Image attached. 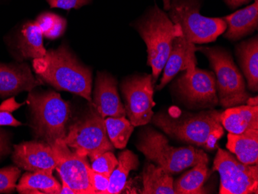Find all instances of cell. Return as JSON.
I'll return each mask as SVG.
<instances>
[{
	"instance_id": "19",
	"label": "cell",
	"mask_w": 258,
	"mask_h": 194,
	"mask_svg": "<svg viewBox=\"0 0 258 194\" xmlns=\"http://www.w3.org/2000/svg\"><path fill=\"white\" fill-rule=\"evenodd\" d=\"M227 150L242 163L257 165L258 130H251L241 134L227 136Z\"/></svg>"
},
{
	"instance_id": "26",
	"label": "cell",
	"mask_w": 258,
	"mask_h": 194,
	"mask_svg": "<svg viewBox=\"0 0 258 194\" xmlns=\"http://www.w3.org/2000/svg\"><path fill=\"white\" fill-rule=\"evenodd\" d=\"M105 127L110 141L116 149L122 150L127 146L132 133L134 131V126L125 117L113 118L108 117L105 119Z\"/></svg>"
},
{
	"instance_id": "2",
	"label": "cell",
	"mask_w": 258,
	"mask_h": 194,
	"mask_svg": "<svg viewBox=\"0 0 258 194\" xmlns=\"http://www.w3.org/2000/svg\"><path fill=\"white\" fill-rule=\"evenodd\" d=\"M221 112L215 109L199 113L160 111L152 119L153 124L172 138L213 152L218 148L219 140L224 135Z\"/></svg>"
},
{
	"instance_id": "25",
	"label": "cell",
	"mask_w": 258,
	"mask_h": 194,
	"mask_svg": "<svg viewBox=\"0 0 258 194\" xmlns=\"http://www.w3.org/2000/svg\"><path fill=\"white\" fill-rule=\"evenodd\" d=\"M138 156L129 150H124L118 155V165L109 179V186L106 194L120 193L125 186L129 173L139 167Z\"/></svg>"
},
{
	"instance_id": "35",
	"label": "cell",
	"mask_w": 258,
	"mask_h": 194,
	"mask_svg": "<svg viewBox=\"0 0 258 194\" xmlns=\"http://www.w3.org/2000/svg\"><path fill=\"white\" fill-rule=\"evenodd\" d=\"M250 0H224V2L227 4V7H230L232 10L238 8L244 4H248Z\"/></svg>"
},
{
	"instance_id": "22",
	"label": "cell",
	"mask_w": 258,
	"mask_h": 194,
	"mask_svg": "<svg viewBox=\"0 0 258 194\" xmlns=\"http://www.w3.org/2000/svg\"><path fill=\"white\" fill-rule=\"evenodd\" d=\"M43 33L38 24L28 22L23 26L19 39L18 51L21 59L41 58L46 55L43 46Z\"/></svg>"
},
{
	"instance_id": "32",
	"label": "cell",
	"mask_w": 258,
	"mask_h": 194,
	"mask_svg": "<svg viewBox=\"0 0 258 194\" xmlns=\"http://www.w3.org/2000/svg\"><path fill=\"white\" fill-rule=\"evenodd\" d=\"M22 123L17 121L8 111H0V125H9V126H20Z\"/></svg>"
},
{
	"instance_id": "5",
	"label": "cell",
	"mask_w": 258,
	"mask_h": 194,
	"mask_svg": "<svg viewBox=\"0 0 258 194\" xmlns=\"http://www.w3.org/2000/svg\"><path fill=\"white\" fill-rule=\"evenodd\" d=\"M136 147L149 160L175 175L200 163H209L207 153L192 146L174 147L162 133L151 127L141 130Z\"/></svg>"
},
{
	"instance_id": "3",
	"label": "cell",
	"mask_w": 258,
	"mask_h": 194,
	"mask_svg": "<svg viewBox=\"0 0 258 194\" xmlns=\"http://www.w3.org/2000/svg\"><path fill=\"white\" fill-rule=\"evenodd\" d=\"M134 27L147 47V63L155 84L166 65L173 40L182 35V30L157 6L148 10Z\"/></svg>"
},
{
	"instance_id": "15",
	"label": "cell",
	"mask_w": 258,
	"mask_h": 194,
	"mask_svg": "<svg viewBox=\"0 0 258 194\" xmlns=\"http://www.w3.org/2000/svg\"><path fill=\"white\" fill-rule=\"evenodd\" d=\"M92 105L101 117L122 118L126 116L115 78L107 72H98Z\"/></svg>"
},
{
	"instance_id": "21",
	"label": "cell",
	"mask_w": 258,
	"mask_h": 194,
	"mask_svg": "<svg viewBox=\"0 0 258 194\" xmlns=\"http://www.w3.org/2000/svg\"><path fill=\"white\" fill-rule=\"evenodd\" d=\"M237 56L242 72L247 81V87L252 91L258 90V39L253 37L239 43Z\"/></svg>"
},
{
	"instance_id": "33",
	"label": "cell",
	"mask_w": 258,
	"mask_h": 194,
	"mask_svg": "<svg viewBox=\"0 0 258 194\" xmlns=\"http://www.w3.org/2000/svg\"><path fill=\"white\" fill-rule=\"evenodd\" d=\"M25 103L19 104L15 101L14 97L4 101L1 105H0V111H8V112H13L15 110L18 109L19 108L24 105Z\"/></svg>"
},
{
	"instance_id": "31",
	"label": "cell",
	"mask_w": 258,
	"mask_h": 194,
	"mask_svg": "<svg viewBox=\"0 0 258 194\" xmlns=\"http://www.w3.org/2000/svg\"><path fill=\"white\" fill-rule=\"evenodd\" d=\"M91 1L92 0H46V2L53 8L66 10L81 8L84 6L88 5Z\"/></svg>"
},
{
	"instance_id": "10",
	"label": "cell",
	"mask_w": 258,
	"mask_h": 194,
	"mask_svg": "<svg viewBox=\"0 0 258 194\" xmlns=\"http://www.w3.org/2000/svg\"><path fill=\"white\" fill-rule=\"evenodd\" d=\"M154 85L152 75L147 74L127 77L121 82L126 115L134 127L149 124L154 116Z\"/></svg>"
},
{
	"instance_id": "18",
	"label": "cell",
	"mask_w": 258,
	"mask_h": 194,
	"mask_svg": "<svg viewBox=\"0 0 258 194\" xmlns=\"http://www.w3.org/2000/svg\"><path fill=\"white\" fill-rule=\"evenodd\" d=\"M222 125L232 134H241L251 130H258V106L230 107L220 114Z\"/></svg>"
},
{
	"instance_id": "37",
	"label": "cell",
	"mask_w": 258,
	"mask_h": 194,
	"mask_svg": "<svg viewBox=\"0 0 258 194\" xmlns=\"http://www.w3.org/2000/svg\"><path fill=\"white\" fill-rule=\"evenodd\" d=\"M247 105L249 106H257V97H254V98H249L246 102Z\"/></svg>"
},
{
	"instance_id": "27",
	"label": "cell",
	"mask_w": 258,
	"mask_h": 194,
	"mask_svg": "<svg viewBox=\"0 0 258 194\" xmlns=\"http://www.w3.org/2000/svg\"><path fill=\"white\" fill-rule=\"evenodd\" d=\"M38 24L43 35L50 40H55L63 35L67 27V20L53 13H43L37 17Z\"/></svg>"
},
{
	"instance_id": "20",
	"label": "cell",
	"mask_w": 258,
	"mask_h": 194,
	"mask_svg": "<svg viewBox=\"0 0 258 194\" xmlns=\"http://www.w3.org/2000/svg\"><path fill=\"white\" fill-rule=\"evenodd\" d=\"M20 193L58 194L61 186L53 176V173L44 170L24 173L17 186Z\"/></svg>"
},
{
	"instance_id": "9",
	"label": "cell",
	"mask_w": 258,
	"mask_h": 194,
	"mask_svg": "<svg viewBox=\"0 0 258 194\" xmlns=\"http://www.w3.org/2000/svg\"><path fill=\"white\" fill-rule=\"evenodd\" d=\"M214 170L220 176V194L258 193L257 165L239 161L232 153L219 149Z\"/></svg>"
},
{
	"instance_id": "13",
	"label": "cell",
	"mask_w": 258,
	"mask_h": 194,
	"mask_svg": "<svg viewBox=\"0 0 258 194\" xmlns=\"http://www.w3.org/2000/svg\"><path fill=\"white\" fill-rule=\"evenodd\" d=\"M13 160L19 168L27 171L44 170L53 173L57 158L53 148L43 141L25 142L14 145Z\"/></svg>"
},
{
	"instance_id": "34",
	"label": "cell",
	"mask_w": 258,
	"mask_h": 194,
	"mask_svg": "<svg viewBox=\"0 0 258 194\" xmlns=\"http://www.w3.org/2000/svg\"><path fill=\"white\" fill-rule=\"evenodd\" d=\"M10 152L9 147V141L5 133L0 130V157L7 154Z\"/></svg>"
},
{
	"instance_id": "6",
	"label": "cell",
	"mask_w": 258,
	"mask_h": 194,
	"mask_svg": "<svg viewBox=\"0 0 258 194\" xmlns=\"http://www.w3.org/2000/svg\"><path fill=\"white\" fill-rule=\"evenodd\" d=\"M197 50L204 53L216 77L219 103L224 108L244 105L250 95L246 90L244 78L231 54L222 47H201Z\"/></svg>"
},
{
	"instance_id": "30",
	"label": "cell",
	"mask_w": 258,
	"mask_h": 194,
	"mask_svg": "<svg viewBox=\"0 0 258 194\" xmlns=\"http://www.w3.org/2000/svg\"><path fill=\"white\" fill-rule=\"evenodd\" d=\"M88 176L94 193L106 194L109 186L110 176L93 170L91 166L88 169Z\"/></svg>"
},
{
	"instance_id": "12",
	"label": "cell",
	"mask_w": 258,
	"mask_h": 194,
	"mask_svg": "<svg viewBox=\"0 0 258 194\" xmlns=\"http://www.w3.org/2000/svg\"><path fill=\"white\" fill-rule=\"evenodd\" d=\"M175 87L180 96L194 106L210 108L218 105L214 72L196 68L192 73L179 77Z\"/></svg>"
},
{
	"instance_id": "23",
	"label": "cell",
	"mask_w": 258,
	"mask_h": 194,
	"mask_svg": "<svg viewBox=\"0 0 258 194\" xmlns=\"http://www.w3.org/2000/svg\"><path fill=\"white\" fill-rule=\"evenodd\" d=\"M143 194H175L173 179L160 166L147 163L143 173Z\"/></svg>"
},
{
	"instance_id": "36",
	"label": "cell",
	"mask_w": 258,
	"mask_h": 194,
	"mask_svg": "<svg viewBox=\"0 0 258 194\" xmlns=\"http://www.w3.org/2000/svg\"><path fill=\"white\" fill-rule=\"evenodd\" d=\"M60 193H70V194H76L75 193V190L70 187L68 184H66L65 182H62L61 189H60Z\"/></svg>"
},
{
	"instance_id": "8",
	"label": "cell",
	"mask_w": 258,
	"mask_h": 194,
	"mask_svg": "<svg viewBox=\"0 0 258 194\" xmlns=\"http://www.w3.org/2000/svg\"><path fill=\"white\" fill-rule=\"evenodd\" d=\"M63 142L80 156H88L91 162L114 149L107 134L104 118L94 105L70 124Z\"/></svg>"
},
{
	"instance_id": "11",
	"label": "cell",
	"mask_w": 258,
	"mask_h": 194,
	"mask_svg": "<svg viewBox=\"0 0 258 194\" xmlns=\"http://www.w3.org/2000/svg\"><path fill=\"white\" fill-rule=\"evenodd\" d=\"M57 158L56 169L65 182L76 194H95L90 183L86 156H80L70 150L63 140H58L52 146Z\"/></svg>"
},
{
	"instance_id": "16",
	"label": "cell",
	"mask_w": 258,
	"mask_h": 194,
	"mask_svg": "<svg viewBox=\"0 0 258 194\" xmlns=\"http://www.w3.org/2000/svg\"><path fill=\"white\" fill-rule=\"evenodd\" d=\"M43 84L33 75L27 63H0V96H11L22 91L30 92Z\"/></svg>"
},
{
	"instance_id": "29",
	"label": "cell",
	"mask_w": 258,
	"mask_h": 194,
	"mask_svg": "<svg viewBox=\"0 0 258 194\" xmlns=\"http://www.w3.org/2000/svg\"><path fill=\"white\" fill-rule=\"evenodd\" d=\"M117 165L118 159L115 157L112 151H108L94 159L91 167L98 173L110 176Z\"/></svg>"
},
{
	"instance_id": "4",
	"label": "cell",
	"mask_w": 258,
	"mask_h": 194,
	"mask_svg": "<svg viewBox=\"0 0 258 194\" xmlns=\"http://www.w3.org/2000/svg\"><path fill=\"white\" fill-rule=\"evenodd\" d=\"M27 102L31 110V127L38 138L51 147L58 140H64L72 110L60 94L33 90L29 92Z\"/></svg>"
},
{
	"instance_id": "7",
	"label": "cell",
	"mask_w": 258,
	"mask_h": 194,
	"mask_svg": "<svg viewBox=\"0 0 258 194\" xmlns=\"http://www.w3.org/2000/svg\"><path fill=\"white\" fill-rule=\"evenodd\" d=\"M197 0H172L169 3V16L182 30V35L194 44L211 43L227 30L222 18L203 16Z\"/></svg>"
},
{
	"instance_id": "28",
	"label": "cell",
	"mask_w": 258,
	"mask_h": 194,
	"mask_svg": "<svg viewBox=\"0 0 258 194\" xmlns=\"http://www.w3.org/2000/svg\"><path fill=\"white\" fill-rule=\"evenodd\" d=\"M21 171L18 166H7L0 169V193L14 192Z\"/></svg>"
},
{
	"instance_id": "17",
	"label": "cell",
	"mask_w": 258,
	"mask_h": 194,
	"mask_svg": "<svg viewBox=\"0 0 258 194\" xmlns=\"http://www.w3.org/2000/svg\"><path fill=\"white\" fill-rule=\"evenodd\" d=\"M227 24L224 37L235 41L254 32L258 27V0L248 7L222 18Z\"/></svg>"
},
{
	"instance_id": "1",
	"label": "cell",
	"mask_w": 258,
	"mask_h": 194,
	"mask_svg": "<svg viewBox=\"0 0 258 194\" xmlns=\"http://www.w3.org/2000/svg\"><path fill=\"white\" fill-rule=\"evenodd\" d=\"M33 68L43 83L79 95L92 103V71L72 53L68 45L63 43L56 50H46L43 57L33 59Z\"/></svg>"
},
{
	"instance_id": "24",
	"label": "cell",
	"mask_w": 258,
	"mask_h": 194,
	"mask_svg": "<svg viewBox=\"0 0 258 194\" xmlns=\"http://www.w3.org/2000/svg\"><path fill=\"white\" fill-rule=\"evenodd\" d=\"M207 165L208 163H206L195 165L192 169L184 173L173 182L175 193H204V183L211 174Z\"/></svg>"
},
{
	"instance_id": "14",
	"label": "cell",
	"mask_w": 258,
	"mask_h": 194,
	"mask_svg": "<svg viewBox=\"0 0 258 194\" xmlns=\"http://www.w3.org/2000/svg\"><path fill=\"white\" fill-rule=\"evenodd\" d=\"M196 51V45L186 40L183 35L176 37L172 43L169 57L163 68V75L157 89H162L182 71H185L187 75L192 73L197 68Z\"/></svg>"
}]
</instances>
